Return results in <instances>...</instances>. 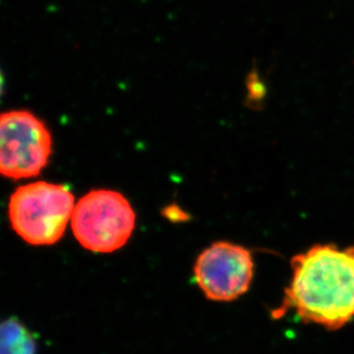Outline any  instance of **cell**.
Returning a JSON list of instances; mask_svg holds the SVG:
<instances>
[{"instance_id":"1","label":"cell","mask_w":354,"mask_h":354,"mask_svg":"<svg viewBox=\"0 0 354 354\" xmlns=\"http://www.w3.org/2000/svg\"><path fill=\"white\" fill-rule=\"evenodd\" d=\"M291 277L273 317L292 312L305 324L337 330L354 319V245L317 244L290 261Z\"/></svg>"},{"instance_id":"7","label":"cell","mask_w":354,"mask_h":354,"mask_svg":"<svg viewBox=\"0 0 354 354\" xmlns=\"http://www.w3.org/2000/svg\"><path fill=\"white\" fill-rule=\"evenodd\" d=\"M247 106L251 109H261L264 106L265 97L268 94L266 85L258 71L254 69L247 77Z\"/></svg>"},{"instance_id":"6","label":"cell","mask_w":354,"mask_h":354,"mask_svg":"<svg viewBox=\"0 0 354 354\" xmlns=\"http://www.w3.org/2000/svg\"><path fill=\"white\" fill-rule=\"evenodd\" d=\"M37 345L30 331L15 317L3 321L0 329V354H36Z\"/></svg>"},{"instance_id":"4","label":"cell","mask_w":354,"mask_h":354,"mask_svg":"<svg viewBox=\"0 0 354 354\" xmlns=\"http://www.w3.org/2000/svg\"><path fill=\"white\" fill-rule=\"evenodd\" d=\"M53 139L46 123L32 111L14 109L0 118V172L13 180L34 178L46 167Z\"/></svg>"},{"instance_id":"5","label":"cell","mask_w":354,"mask_h":354,"mask_svg":"<svg viewBox=\"0 0 354 354\" xmlns=\"http://www.w3.org/2000/svg\"><path fill=\"white\" fill-rule=\"evenodd\" d=\"M254 268L252 254L247 248L217 242L197 258L195 280L207 299L232 301L249 290Z\"/></svg>"},{"instance_id":"2","label":"cell","mask_w":354,"mask_h":354,"mask_svg":"<svg viewBox=\"0 0 354 354\" xmlns=\"http://www.w3.org/2000/svg\"><path fill=\"white\" fill-rule=\"evenodd\" d=\"M75 197L64 185L37 181L17 188L8 203L15 233L31 245H52L71 221Z\"/></svg>"},{"instance_id":"3","label":"cell","mask_w":354,"mask_h":354,"mask_svg":"<svg viewBox=\"0 0 354 354\" xmlns=\"http://www.w3.org/2000/svg\"><path fill=\"white\" fill-rule=\"evenodd\" d=\"M137 216L118 192L95 189L75 205L71 230L82 247L97 254L120 250L130 240Z\"/></svg>"}]
</instances>
